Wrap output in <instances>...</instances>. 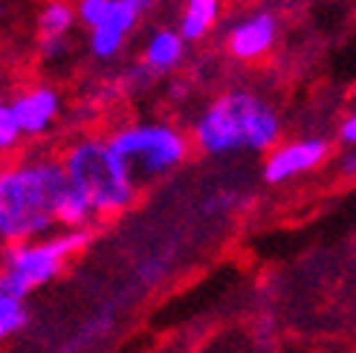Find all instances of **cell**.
Instances as JSON below:
<instances>
[{
	"instance_id": "cell-1",
	"label": "cell",
	"mask_w": 356,
	"mask_h": 353,
	"mask_svg": "<svg viewBox=\"0 0 356 353\" xmlns=\"http://www.w3.org/2000/svg\"><path fill=\"white\" fill-rule=\"evenodd\" d=\"M70 188L56 160H35L0 174V235L9 243L41 240L58 223V206Z\"/></svg>"
},
{
	"instance_id": "cell-2",
	"label": "cell",
	"mask_w": 356,
	"mask_h": 353,
	"mask_svg": "<svg viewBox=\"0 0 356 353\" xmlns=\"http://www.w3.org/2000/svg\"><path fill=\"white\" fill-rule=\"evenodd\" d=\"M281 116L266 99L232 90L218 96L197 116L191 142L206 156H232L241 151H266L281 142Z\"/></svg>"
},
{
	"instance_id": "cell-3",
	"label": "cell",
	"mask_w": 356,
	"mask_h": 353,
	"mask_svg": "<svg viewBox=\"0 0 356 353\" xmlns=\"http://www.w3.org/2000/svg\"><path fill=\"white\" fill-rule=\"evenodd\" d=\"M67 180L90 203L93 215H119L134 203L136 180L111 151L108 139L76 142L61 160Z\"/></svg>"
},
{
	"instance_id": "cell-4",
	"label": "cell",
	"mask_w": 356,
	"mask_h": 353,
	"mask_svg": "<svg viewBox=\"0 0 356 353\" xmlns=\"http://www.w3.org/2000/svg\"><path fill=\"white\" fill-rule=\"evenodd\" d=\"M87 240H90V232L84 226V229H64L61 235L41 238V240L9 243L3 252L0 293L26 302V295L49 284L64 270V263L84 249Z\"/></svg>"
},
{
	"instance_id": "cell-5",
	"label": "cell",
	"mask_w": 356,
	"mask_h": 353,
	"mask_svg": "<svg viewBox=\"0 0 356 353\" xmlns=\"http://www.w3.org/2000/svg\"><path fill=\"white\" fill-rule=\"evenodd\" d=\"M111 151L124 163L136 183L156 180L177 165L186 163L191 139L174 125L148 122V125H128L108 136Z\"/></svg>"
},
{
	"instance_id": "cell-6",
	"label": "cell",
	"mask_w": 356,
	"mask_h": 353,
	"mask_svg": "<svg viewBox=\"0 0 356 353\" xmlns=\"http://www.w3.org/2000/svg\"><path fill=\"white\" fill-rule=\"evenodd\" d=\"M330 156V142L325 136H301L290 142H278L264 160V183L281 186L301 174H310L318 165H325Z\"/></svg>"
},
{
	"instance_id": "cell-7",
	"label": "cell",
	"mask_w": 356,
	"mask_h": 353,
	"mask_svg": "<svg viewBox=\"0 0 356 353\" xmlns=\"http://www.w3.org/2000/svg\"><path fill=\"white\" fill-rule=\"evenodd\" d=\"M278 41V17L273 12H252L229 29L226 49L238 61H258L270 52Z\"/></svg>"
},
{
	"instance_id": "cell-8",
	"label": "cell",
	"mask_w": 356,
	"mask_h": 353,
	"mask_svg": "<svg viewBox=\"0 0 356 353\" xmlns=\"http://www.w3.org/2000/svg\"><path fill=\"white\" fill-rule=\"evenodd\" d=\"M9 108L17 119V125H21L24 136H44L61 110V96L52 87L38 84V87H26V90L17 93L9 101Z\"/></svg>"
},
{
	"instance_id": "cell-9",
	"label": "cell",
	"mask_w": 356,
	"mask_h": 353,
	"mask_svg": "<svg viewBox=\"0 0 356 353\" xmlns=\"http://www.w3.org/2000/svg\"><path fill=\"white\" fill-rule=\"evenodd\" d=\"M151 9L145 0H113V12L99 29L90 32V52L96 58H113L122 49L124 38L131 35V29L139 24L142 12Z\"/></svg>"
},
{
	"instance_id": "cell-10",
	"label": "cell",
	"mask_w": 356,
	"mask_h": 353,
	"mask_svg": "<svg viewBox=\"0 0 356 353\" xmlns=\"http://www.w3.org/2000/svg\"><path fill=\"white\" fill-rule=\"evenodd\" d=\"M186 56V38L180 35V29H154L142 49V58L151 69H174Z\"/></svg>"
},
{
	"instance_id": "cell-11",
	"label": "cell",
	"mask_w": 356,
	"mask_h": 353,
	"mask_svg": "<svg viewBox=\"0 0 356 353\" xmlns=\"http://www.w3.org/2000/svg\"><path fill=\"white\" fill-rule=\"evenodd\" d=\"M220 9H223L220 0H183V12H180L177 29H180L186 41H200L215 29Z\"/></svg>"
},
{
	"instance_id": "cell-12",
	"label": "cell",
	"mask_w": 356,
	"mask_h": 353,
	"mask_svg": "<svg viewBox=\"0 0 356 353\" xmlns=\"http://www.w3.org/2000/svg\"><path fill=\"white\" fill-rule=\"evenodd\" d=\"M76 17H79L76 6L64 3V0H49L38 15V32H41L44 47H61L67 32L76 24Z\"/></svg>"
},
{
	"instance_id": "cell-13",
	"label": "cell",
	"mask_w": 356,
	"mask_h": 353,
	"mask_svg": "<svg viewBox=\"0 0 356 353\" xmlns=\"http://www.w3.org/2000/svg\"><path fill=\"white\" fill-rule=\"evenodd\" d=\"M29 322V310L24 298H15V295H3L0 293V336L9 339L15 333H21Z\"/></svg>"
},
{
	"instance_id": "cell-14",
	"label": "cell",
	"mask_w": 356,
	"mask_h": 353,
	"mask_svg": "<svg viewBox=\"0 0 356 353\" xmlns=\"http://www.w3.org/2000/svg\"><path fill=\"white\" fill-rule=\"evenodd\" d=\"M76 12H79V21L93 32V29H99V26L111 17V12H113V0H79V3H76Z\"/></svg>"
},
{
	"instance_id": "cell-15",
	"label": "cell",
	"mask_w": 356,
	"mask_h": 353,
	"mask_svg": "<svg viewBox=\"0 0 356 353\" xmlns=\"http://www.w3.org/2000/svg\"><path fill=\"white\" fill-rule=\"evenodd\" d=\"M21 136H24V131H21V125H17V119H15L12 108H9V101L0 104V148H3V151L15 148Z\"/></svg>"
},
{
	"instance_id": "cell-16",
	"label": "cell",
	"mask_w": 356,
	"mask_h": 353,
	"mask_svg": "<svg viewBox=\"0 0 356 353\" xmlns=\"http://www.w3.org/2000/svg\"><path fill=\"white\" fill-rule=\"evenodd\" d=\"M339 142L348 145V148H356V110L342 119V125H339Z\"/></svg>"
},
{
	"instance_id": "cell-17",
	"label": "cell",
	"mask_w": 356,
	"mask_h": 353,
	"mask_svg": "<svg viewBox=\"0 0 356 353\" xmlns=\"http://www.w3.org/2000/svg\"><path fill=\"white\" fill-rule=\"evenodd\" d=\"M339 174H345V176H353L356 174V148H348L339 156Z\"/></svg>"
}]
</instances>
